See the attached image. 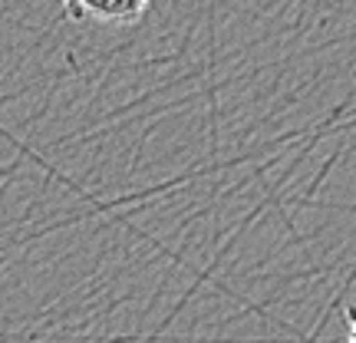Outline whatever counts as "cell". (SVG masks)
I'll return each mask as SVG.
<instances>
[{"instance_id": "obj_1", "label": "cell", "mask_w": 356, "mask_h": 343, "mask_svg": "<svg viewBox=\"0 0 356 343\" xmlns=\"http://www.w3.org/2000/svg\"><path fill=\"white\" fill-rule=\"evenodd\" d=\"M70 20L102 26H129L142 20L152 0H60Z\"/></svg>"}, {"instance_id": "obj_2", "label": "cell", "mask_w": 356, "mask_h": 343, "mask_svg": "<svg viewBox=\"0 0 356 343\" xmlns=\"http://www.w3.org/2000/svg\"><path fill=\"white\" fill-rule=\"evenodd\" d=\"M346 330H350V340L346 343H356V307L346 310Z\"/></svg>"}]
</instances>
